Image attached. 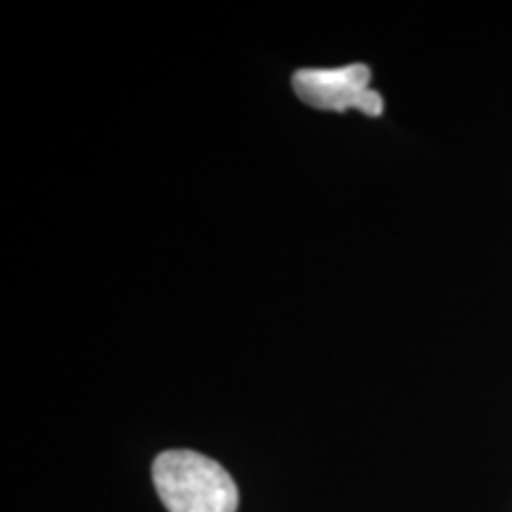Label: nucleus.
<instances>
[{"label": "nucleus", "instance_id": "f257e3e1", "mask_svg": "<svg viewBox=\"0 0 512 512\" xmlns=\"http://www.w3.org/2000/svg\"><path fill=\"white\" fill-rule=\"evenodd\" d=\"M152 479L169 512H235L238 486L223 467L195 451H164L152 465Z\"/></svg>", "mask_w": 512, "mask_h": 512}, {"label": "nucleus", "instance_id": "f03ea898", "mask_svg": "<svg viewBox=\"0 0 512 512\" xmlns=\"http://www.w3.org/2000/svg\"><path fill=\"white\" fill-rule=\"evenodd\" d=\"M292 86L294 93L316 110H361L368 117H380L384 112L382 95L370 88V69L366 64H347L337 69H299L292 76Z\"/></svg>", "mask_w": 512, "mask_h": 512}]
</instances>
